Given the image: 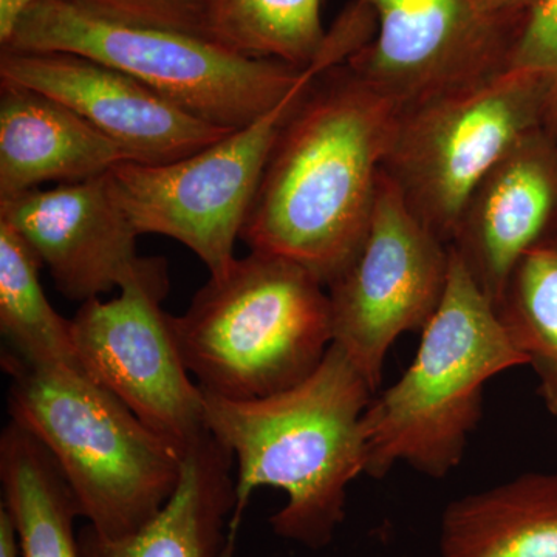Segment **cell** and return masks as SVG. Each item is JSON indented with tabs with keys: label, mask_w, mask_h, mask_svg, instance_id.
Listing matches in <instances>:
<instances>
[{
	"label": "cell",
	"mask_w": 557,
	"mask_h": 557,
	"mask_svg": "<svg viewBox=\"0 0 557 557\" xmlns=\"http://www.w3.org/2000/svg\"><path fill=\"white\" fill-rule=\"evenodd\" d=\"M403 106L347 64L311 84L271 150L240 240L298 263L325 288L368 231Z\"/></svg>",
	"instance_id": "obj_1"
},
{
	"label": "cell",
	"mask_w": 557,
	"mask_h": 557,
	"mask_svg": "<svg viewBox=\"0 0 557 557\" xmlns=\"http://www.w3.org/2000/svg\"><path fill=\"white\" fill-rule=\"evenodd\" d=\"M373 394L336 344L309 379L271 397L237 401L203 392L208 431L237 465L230 549L252 491L262 486L287 496L270 518L276 536L311 549L332 544L346 519L348 486L366 471L362 418Z\"/></svg>",
	"instance_id": "obj_2"
},
{
	"label": "cell",
	"mask_w": 557,
	"mask_h": 557,
	"mask_svg": "<svg viewBox=\"0 0 557 557\" xmlns=\"http://www.w3.org/2000/svg\"><path fill=\"white\" fill-rule=\"evenodd\" d=\"M420 335L408 370L370 401L362 418L364 474L372 479L386 478L399 463L446 478L482 420L487 381L527 366L453 247L445 295Z\"/></svg>",
	"instance_id": "obj_3"
},
{
	"label": "cell",
	"mask_w": 557,
	"mask_h": 557,
	"mask_svg": "<svg viewBox=\"0 0 557 557\" xmlns=\"http://www.w3.org/2000/svg\"><path fill=\"white\" fill-rule=\"evenodd\" d=\"M172 329L201 391L237 401L298 386L333 344L327 288L298 263L256 251L209 276Z\"/></svg>",
	"instance_id": "obj_4"
},
{
	"label": "cell",
	"mask_w": 557,
	"mask_h": 557,
	"mask_svg": "<svg viewBox=\"0 0 557 557\" xmlns=\"http://www.w3.org/2000/svg\"><path fill=\"white\" fill-rule=\"evenodd\" d=\"M11 421L46 446L98 536L116 541L168 504L183 450L81 370L3 362Z\"/></svg>",
	"instance_id": "obj_5"
},
{
	"label": "cell",
	"mask_w": 557,
	"mask_h": 557,
	"mask_svg": "<svg viewBox=\"0 0 557 557\" xmlns=\"http://www.w3.org/2000/svg\"><path fill=\"white\" fill-rule=\"evenodd\" d=\"M366 40L359 22L339 17L318 60L258 120L182 160L116 164L110 171L113 190L138 236L160 234L180 242L207 265L209 276L228 269L282 127L313 81L346 64Z\"/></svg>",
	"instance_id": "obj_6"
},
{
	"label": "cell",
	"mask_w": 557,
	"mask_h": 557,
	"mask_svg": "<svg viewBox=\"0 0 557 557\" xmlns=\"http://www.w3.org/2000/svg\"><path fill=\"white\" fill-rule=\"evenodd\" d=\"M2 50L89 58L231 131L277 106L306 70L242 57L205 36L106 20L67 0H36Z\"/></svg>",
	"instance_id": "obj_7"
},
{
	"label": "cell",
	"mask_w": 557,
	"mask_h": 557,
	"mask_svg": "<svg viewBox=\"0 0 557 557\" xmlns=\"http://www.w3.org/2000/svg\"><path fill=\"white\" fill-rule=\"evenodd\" d=\"M545 119L544 84L505 69L403 109L384 172L450 247L480 183Z\"/></svg>",
	"instance_id": "obj_8"
},
{
	"label": "cell",
	"mask_w": 557,
	"mask_h": 557,
	"mask_svg": "<svg viewBox=\"0 0 557 557\" xmlns=\"http://www.w3.org/2000/svg\"><path fill=\"white\" fill-rule=\"evenodd\" d=\"M449 265V245L424 225L383 170L364 240L327 287L333 344L373 392L395 341L423 332L434 317Z\"/></svg>",
	"instance_id": "obj_9"
},
{
	"label": "cell",
	"mask_w": 557,
	"mask_h": 557,
	"mask_svg": "<svg viewBox=\"0 0 557 557\" xmlns=\"http://www.w3.org/2000/svg\"><path fill=\"white\" fill-rule=\"evenodd\" d=\"M119 298L81 304L70 319L81 370L123 401L150 429L185 453L209 434L205 395L180 354L163 258H145Z\"/></svg>",
	"instance_id": "obj_10"
},
{
	"label": "cell",
	"mask_w": 557,
	"mask_h": 557,
	"mask_svg": "<svg viewBox=\"0 0 557 557\" xmlns=\"http://www.w3.org/2000/svg\"><path fill=\"white\" fill-rule=\"evenodd\" d=\"M375 33L347 67L403 109L508 67L520 25L496 20L475 0H358Z\"/></svg>",
	"instance_id": "obj_11"
},
{
	"label": "cell",
	"mask_w": 557,
	"mask_h": 557,
	"mask_svg": "<svg viewBox=\"0 0 557 557\" xmlns=\"http://www.w3.org/2000/svg\"><path fill=\"white\" fill-rule=\"evenodd\" d=\"M0 81L61 102L119 145L132 163L182 160L233 132L190 115L126 73L79 54L2 50Z\"/></svg>",
	"instance_id": "obj_12"
},
{
	"label": "cell",
	"mask_w": 557,
	"mask_h": 557,
	"mask_svg": "<svg viewBox=\"0 0 557 557\" xmlns=\"http://www.w3.org/2000/svg\"><path fill=\"white\" fill-rule=\"evenodd\" d=\"M0 220L38 256L61 295L76 302L120 289L145 262L110 172L0 199Z\"/></svg>",
	"instance_id": "obj_13"
},
{
	"label": "cell",
	"mask_w": 557,
	"mask_h": 557,
	"mask_svg": "<svg viewBox=\"0 0 557 557\" xmlns=\"http://www.w3.org/2000/svg\"><path fill=\"white\" fill-rule=\"evenodd\" d=\"M557 212V138L528 135L472 194L453 247L497 306L523 256L547 239Z\"/></svg>",
	"instance_id": "obj_14"
},
{
	"label": "cell",
	"mask_w": 557,
	"mask_h": 557,
	"mask_svg": "<svg viewBox=\"0 0 557 557\" xmlns=\"http://www.w3.org/2000/svg\"><path fill=\"white\" fill-rule=\"evenodd\" d=\"M124 161L126 152L73 110L0 81V199L47 182H84Z\"/></svg>",
	"instance_id": "obj_15"
},
{
	"label": "cell",
	"mask_w": 557,
	"mask_h": 557,
	"mask_svg": "<svg viewBox=\"0 0 557 557\" xmlns=\"http://www.w3.org/2000/svg\"><path fill=\"white\" fill-rule=\"evenodd\" d=\"M234 458L211 432L183 454L182 475L168 504L129 536L109 541L89 525L78 536L81 557H223L236 507Z\"/></svg>",
	"instance_id": "obj_16"
},
{
	"label": "cell",
	"mask_w": 557,
	"mask_h": 557,
	"mask_svg": "<svg viewBox=\"0 0 557 557\" xmlns=\"http://www.w3.org/2000/svg\"><path fill=\"white\" fill-rule=\"evenodd\" d=\"M440 557H557V472H527L450 502Z\"/></svg>",
	"instance_id": "obj_17"
},
{
	"label": "cell",
	"mask_w": 557,
	"mask_h": 557,
	"mask_svg": "<svg viewBox=\"0 0 557 557\" xmlns=\"http://www.w3.org/2000/svg\"><path fill=\"white\" fill-rule=\"evenodd\" d=\"M0 483L21 557H81L73 530L81 512L67 480L46 446L11 420L0 435Z\"/></svg>",
	"instance_id": "obj_18"
},
{
	"label": "cell",
	"mask_w": 557,
	"mask_h": 557,
	"mask_svg": "<svg viewBox=\"0 0 557 557\" xmlns=\"http://www.w3.org/2000/svg\"><path fill=\"white\" fill-rule=\"evenodd\" d=\"M40 267L20 234L0 220V330L7 341L2 364L81 370L72 325L47 299Z\"/></svg>",
	"instance_id": "obj_19"
},
{
	"label": "cell",
	"mask_w": 557,
	"mask_h": 557,
	"mask_svg": "<svg viewBox=\"0 0 557 557\" xmlns=\"http://www.w3.org/2000/svg\"><path fill=\"white\" fill-rule=\"evenodd\" d=\"M322 0H211L209 39L242 57L307 69L327 44Z\"/></svg>",
	"instance_id": "obj_20"
},
{
	"label": "cell",
	"mask_w": 557,
	"mask_h": 557,
	"mask_svg": "<svg viewBox=\"0 0 557 557\" xmlns=\"http://www.w3.org/2000/svg\"><path fill=\"white\" fill-rule=\"evenodd\" d=\"M497 317L539 380L545 408L557 417V239L547 237L518 263L496 306Z\"/></svg>",
	"instance_id": "obj_21"
},
{
	"label": "cell",
	"mask_w": 557,
	"mask_h": 557,
	"mask_svg": "<svg viewBox=\"0 0 557 557\" xmlns=\"http://www.w3.org/2000/svg\"><path fill=\"white\" fill-rule=\"evenodd\" d=\"M536 76L547 94L545 129L557 138V0H537L520 25L508 67Z\"/></svg>",
	"instance_id": "obj_22"
},
{
	"label": "cell",
	"mask_w": 557,
	"mask_h": 557,
	"mask_svg": "<svg viewBox=\"0 0 557 557\" xmlns=\"http://www.w3.org/2000/svg\"><path fill=\"white\" fill-rule=\"evenodd\" d=\"M106 20L150 25L208 38L211 0H67Z\"/></svg>",
	"instance_id": "obj_23"
},
{
	"label": "cell",
	"mask_w": 557,
	"mask_h": 557,
	"mask_svg": "<svg viewBox=\"0 0 557 557\" xmlns=\"http://www.w3.org/2000/svg\"><path fill=\"white\" fill-rule=\"evenodd\" d=\"M537 0H475L479 9L496 20L522 24Z\"/></svg>",
	"instance_id": "obj_24"
},
{
	"label": "cell",
	"mask_w": 557,
	"mask_h": 557,
	"mask_svg": "<svg viewBox=\"0 0 557 557\" xmlns=\"http://www.w3.org/2000/svg\"><path fill=\"white\" fill-rule=\"evenodd\" d=\"M36 0H0V46L5 47Z\"/></svg>",
	"instance_id": "obj_25"
},
{
	"label": "cell",
	"mask_w": 557,
	"mask_h": 557,
	"mask_svg": "<svg viewBox=\"0 0 557 557\" xmlns=\"http://www.w3.org/2000/svg\"><path fill=\"white\" fill-rule=\"evenodd\" d=\"M0 557H21L13 520L2 505H0Z\"/></svg>",
	"instance_id": "obj_26"
}]
</instances>
